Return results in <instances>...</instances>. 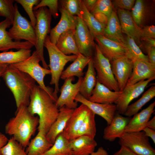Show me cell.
<instances>
[{"label": "cell", "mask_w": 155, "mask_h": 155, "mask_svg": "<svg viewBox=\"0 0 155 155\" xmlns=\"http://www.w3.org/2000/svg\"><path fill=\"white\" fill-rule=\"evenodd\" d=\"M56 100L39 85L34 86L27 107L32 115L38 116V131L41 130L46 134L56 120L59 113Z\"/></svg>", "instance_id": "6da1fadb"}, {"label": "cell", "mask_w": 155, "mask_h": 155, "mask_svg": "<svg viewBox=\"0 0 155 155\" xmlns=\"http://www.w3.org/2000/svg\"><path fill=\"white\" fill-rule=\"evenodd\" d=\"M39 121L38 117L32 115L27 106H21L17 109L15 116L10 119L6 125L5 132L12 136L25 148L34 134Z\"/></svg>", "instance_id": "7a4b0ae2"}, {"label": "cell", "mask_w": 155, "mask_h": 155, "mask_svg": "<svg viewBox=\"0 0 155 155\" xmlns=\"http://www.w3.org/2000/svg\"><path fill=\"white\" fill-rule=\"evenodd\" d=\"M1 77L14 97L17 109L28 106L36 81L27 73L9 65Z\"/></svg>", "instance_id": "3957f363"}, {"label": "cell", "mask_w": 155, "mask_h": 155, "mask_svg": "<svg viewBox=\"0 0 155 155\" xmlns=\"http://www.w3.org/2000/svg\"><path fill=\"white\" fill-rule=\"evenodd\" d=\"M48 53L49 58V66L51 71V79L50 84L54 85L53 95L57 99V94L60 90L59 81L62 72L66 64L69 62L73 61L77 58L76 55H66L60 51L55 44L50 41L48 35L46 36L44 43Z\"/></svg>", "instance_id": "277c9868"}, {"label": "cell", "mask_w": 155, "mask_h": 155, "mask_svg": "<svg viewBox=\"0 0 155 155\" xmlns=\"http://www.w3.org/2000/svg\"><path fill=\"white\" fill-rule=\"evenodd\" d=\"M40 61V58L35 51L24 60L9 65L29 75L37 82L40 86L55 98L53 95V88L46 86L44 81L46 75L51 74V71L41 66L39 63Z\"/></svg>", "instance_id": "5b68a950"}, {"label": "cell", "mask_w": 155, "mask_h": 155, "mask_svg": "<svg viewBox=\"0 0 155 155\" xmlns=\"http://www.w3.org/2000/svg\"><path fill=\"white\" fill-rule=\"evenodd\" d=\"M34 11L36 18L34 28L36 37L35 51L40 58L43 67L48 69L49 65L46 63L44 57V47L45 39L51 29L52 16L46 7H40Z\"/></svg>", "instance_id": "8992f818"}, {"label": "cell", "mask_w": 155, "mask_h": 155, "mask_svg": "<svg viewBox=\"0 0 155 155\" xmlns=\"http://www.w3.org/2000/svg\"><path fill=\"white\" fill-rule=\"evenodd\" d=\"M92 59L96 72L97 81L111 90L119 91L112 71L110 62L103 55L96 44Z\"/></svg>", "instance_id": "52a82bcc"}, {"label": "cell", "mask_w": 155, "mask_h": 155, "mask_svg": "<svg viewBox=\"0 0 155 155\" xmlns=\"http://www.w3.org/2000/svg\"><path fill=\"white\" fill-rule=\"evenodd\" d=\"M15 13L12 26L8 34L14 41L24 40L35 46L36 37L35 31L30 22L23 16L19 11L17 4L14 5Z\"/></svg>", "instance_id": "ba28073f"}, {"label": "cell", "mask_w": 155, "mask_h": 155, "mask_svg": "<svg viewBox=\"0 0 155 155\" xmlns=\"http://www.w3.org/2000/svg\"><path fill=\"white\" fill-rule=\"evenodd\" d=\"M119 143L125 146L137 155H155V150L151 146L148 137L143 131L125 133Z\"/></svg>", "instance_id": "9c48e42d"}, {"label": "cell", "mask_w": 155, "mask_h": 155, "mask_svg": "<svg viewBox=\"0 0 155 155\" xmlns=\"http://www.w3.org/2000/svg\"><path fill=\"white\" fill-rule=\"evenodd\" d=\"M76 20L74 36L78 50L84 56L92 57L96 46L94 38L82 18L76 16Z\"/></svg>", "instance_id": "30bf717a"}, {"label": "cell", "mask_w": 155, "mask_h": 155, "mask_svg": "<svg viewBox=\"0 0 155 155\" xmlns=\"http://www.w3.org/2000/svg\"><path fill=\"white\" fill-rule=\"evenodd\" d=\"M83 78H79L77 82L75 84L72 83L74 80V77L64 80V82L60 90V95L56 102V105L59 108L64 106L72 109L77 107L78 103L75 101V98L79 93Z\"/></svg>", "instance_id": "8fae6325"}, {"label": "cell", "mask_w": 155, "mask_h": 155, "mask_svg": "<svg viewBox=\"0 0 155 155\" xmlns=\"http://www.w3.org/2000/svg\"><path fill=\"white\" fill-rule=\"evenodd\" d=\"M155 78L140 81L134 84L126 85L116 104L117 111L121 115H123L130 102L139 96L144 91L150 82Z\"/></svg>", "instance_id": "7c38bea8"}, {"label": "cell", "mask_w": 155, "mask_h": 155, "mask_svg": "<svg viewBox=\"0 0 155 155\" xmlns=\"http://www.w3.org/2000/svg\"><path fill=\"white\" fill-rule=\"evenodd\" d=\"M110 63L113 73L119 90L122 91L132 73L133 62L124 55L113 60Z\"/></svg>", "instance_id": "4fadbf2b"}, {"label": "cell", "mask_w": 155, "mask_h": 155, "mask_svg": "<svg viewBox=\"0 0 155 155\" xmlns=\"http://www.w3.org/2000/svg\"><path fill=\"white\" fill-rule=\"evenodd\" d=\"M94 39L102 54L110 62L125 55L124 44L108 39L102 34L96 36Z\"/></svg>", "instance_id": "5bb4252c"}, {"label": "cell", "mask_w": 155, "mask_h": 155, "mask_svg": "<svg viewBox=\"0 0 155 155\" xmlns=\"http://www.w3.org/2000/svg\"><path fill=\"white\" fill-rule=\"evenodd\" d=\"M152 1L144 0L135 1L131 12L135 24L140 28L148 25L154 17V5Z\"/></svg>", "instance_id": "9a60e30c"}, {"label": "cell", "mask_w": 155, "mask_h": 155, "mask_svg": "<svg viewBox=\"0 0 155 155\" xmlns=\"http://www.w3.org/2000/svg\"><path fill=\"white\" fill-rule=\"evenodd\" d=\"M89 110L88 107L83 104L74 109L63 132L64 136L68 140L76 138L78 131Z\"/></svg>", "instance_id": "2e32d148"}, {"label": "cell", "mask_w": 155, "mask_h": 155, "mask_svg": "<svg viewBox=\"0 0 155 155\" xmlns=\"http://www.w3.org/2000/svg\"><path fill=\"white\" fill-rule=\"evenodd\" d=\"M12 23L7 19L0 22V51H6L12 49L18 50L21 49H30L34 46L28 42L14 41L10 37L7 29Z\"/></svg>", "instance_id": "e0dca14e"}, {"label": "cell", "mask_w": 155, "mask_h": 155, "mask_svg": "<svg viewBox=\"0 0 155 155\" xmlns=\"http://www.w3.org/2000/svg\"><path fill=\"white\" fill-rule=\"evenodd\" d=\"M75 101L86 105L95 115L103 118L108 125L111 122L117 111L116 104L93 102L85 98L79 93L75 97Z\"/></svg>", "instance_id": "ac0fdd59"}, {"label": "cell", "mask_w": 155, "mask_h": 155, "mask_svg": "<svg viewBox=\"0 0 155 155\" xmlns=\"http://www.w3.org/2000/svg\"><path fill=\"white\" fill-rule=\"evenodd\" d=\"M117 13L122 31L127 36L131 38L136 43H140L142 29L135 24L129 11L117 9Z\"/></svg>", "instance_id": "d6986e66"}, {"label": "cell", "mask_w": 155, "mask_h": 155, "mask_svg": "<svg viewBox=\"0 0 155 155\" xmlns=\"http://www.w3.org/2000/svg\"><path fill=\"white\" fill-rule=\"evenodd\" d=\"M155 78V65L149 61L137 60L133 62L132 73L126 85Z\"/></svg>", "instance_id": "ffe728a7"}, {"label": "cell", "mask_w": 155, "mask_h": 155, "mask_svg": "<svg viewBox=\"0 0 155 155\" xmlns=\"http://www.w3.org/2000/svg\"><path fill=\"white\" fill-rule=\"evenodd\" d=\"M60 20L57 25L51 29L49 36L50 41L56 44L60 36L63 33L75 29L76 16L70 15L65 10L60 8Z\"/></svg>", "instance_id": "44dd1931"}, {"label": "cell", "mask_w": 155, "mask_h": 155, "mask_svg": "<svg viewBox=\"0 0 155 155\" xmlns=\"http://www.w3.org/2000/svg\"><path fill=\"white\" fill-rule=\"evenodd\" d=\"M130 119L116 113L111 123L104 129L103 138L113 142L117 138H120L125 133V127Z\"/></svg>", "instance_id": "7402d4cb"}, {"label": "cell", "mask_w": 155, "mask_h": 155, "mask_svg": "<svg viewBox=\"0 0 155 155\" xmlns=\"http://www.w3.org/2000/svg\"><path fill=\"white\" fill-rule=\"evenodd\" d=\"M122 93V91L120 90L118 91L111 90L97 81L92 95L88 100L93 102L101 104L115 103Z\"/></svg>", "instance_id": "603a6c76"}, {"label": "cell", "mask_w": 155, "mask_h": 155, "mask_svg": "<svg viewBox=\"0 0 155 155\" xmlns=\"http://www.w3.org/2000/svg\"><path fill=\"white\" fill-rule=\"evenodd\" d=\"M155 102L147 107L133 115L125 127V133L142 131L147 126L152 114L155 110Z\"/></svg>", "instance_id": "cb8c5ba5"}, {"label": "cell", "mask_w": 155, "mask_h": 155, "mask_svg": "<svg viewBox=\"0 0 155 155\" xmlns=\"http://www.w3.org/2000/svg\"><path fill=\"white\" fill-rule=\"evenodd\" d=\"M74 109L64 106L59 108L58 116L46 134L47 139L53 144L57 136L63 132Z\"/></svg>", "instance_id": "d4e9b609"}, {"label": "cell", "mask_w": 155, "mask_h": 155, "mask_svg": "<svg viewBox=\"0 0 155 155\" xmlns=\"http://www.w3.org/2000/svg\"><path fill=\"white\" fill-rule=\"evenodd\" d=\"M73 155H89L94 152L97 143L94 138L83 135L69 140Z\"/></svg>", "instance_id": "484cf974"}, {"label": "cell", "mask_w": 155, "mask_h": 155, "mask_svg": "<svg viewBox=\"0 0 155 155\" xmlns=\"http://www.w3.org/2000/svg\"><path fill=\"white\" fill-rule=\"evenodd\" d=\"M103 35L108 39L124 44L125 37L117 12L114 9L108 18Z\"/></svg>", "instance_id": "4316f807"}, {"label": "cell", "mask_w": 155, "mask_h": 155, "mask_svg": "<svg viewBox=\"0 0 155 155\" xmlns=\"http://www.w3.org/2000/svg\"><path fill=\"white\" fill-rule=\"evenodd\" d=\"M53 144L47 139L46 133L39 130L36 136L30 142L25 152L27 155H42Z\"/></svg>", "instance_id": "83f0119b"}, {"label": "cell", "mask_w": 155, "mask_h": 155, "mask_svg": "<svg viewBox=\"0 0 155 155\" xmlns=\"http://www.w3.org/2000/svg\"><path fill=\"white\" fill-rule=\"evenodd\" d=\"M87 71L83 78L79 90V93L88 100L97 82L96 72L94 66L92 58L88 63Z\"/></svg>", "instance_id": "f1b7e54d"}, {"label": "cell", "mask_w": 155, "mask_h": 155, "mask_svg": "<svg viewBox=\"0 0 155 155\" xmlns=\"http://www.w3.org/2000/svg\"><path fill=\"white\" fill-rule=\"evenodd\" d=\"M75 30H69L62 34L55 44L58 49L66 55L72 54L78 55L80 54L74 38Z\"/></svg>", "instance_id": "f546056e"}, {"label": "cell", "mask_w": 155, "mask_h": 155, "mask_svg": "<svg viewBox=\"0 0 155 155\" xmlns=\"http://www.w3.org/2000/svg\"><path fill=\"white\" fill-rule=\"evenodd\" d=\"M86 57L80 54L76 59L67 68L62 72L60 78L63 80L76 76L79 78L82 77L83 70L92 58Z\"/></svg>", "instance_id": "4dcf8cb0"}, {"label": "cell", "mask_w": 155, "mask_h": 155, "mask_svg": "<svg viewBox=\"0 0 155 155\" xmlns=\"http://www.w3.org/2000/svg\"><path fill=\"white\" fill-rule=\"evenodd\" d=\"M82 18L94 38L99 34H103L106 24L99 22L86 8L82 0Z\"/></svg>", "instance_id": "1f68e13d"}, {"label": "cell", "mask_w": 155, "mask_h": 155, "mask_svg": "<svg viewBox=\"0 0 155 155\" xmlns=\"http://www.w3.org/2000/svg\"><path fill=\"white\" fill-rule=\"evenodd\" d=\"M42 155H73L69 140L62 132L57 137L52 146Z\"/></svg>", "instance_id": "d6a6232c"}, {"label": "cell", "mask_w": 155, "mask_h": 155, "mask_svg": "<svg viewBox=\"0 0 155 155\" xmlns=\"http://www.w3.org/2000/svg\"><path fill=\"white\" fill-rule=\"evenodd\" d=\"M31 52L30 49H21L16 51L0 53V63L10 65L21 62L30 56Z\"/></svg>", "instance_id": "836d02e7"}, {"label": "cell", "mask_w": 155, "mask_h": 155, "mask_svg": "<svg viewBox=\"0 0 155 155\" xmlns=\"http://www.w3.org/2000/svg\"><path fill=\"white\" fill-rule=\"evenodd\" d=\"M155 96V86H152L142 94L141 97L127 107L123 115L130 117L138 113L142 107Z\"/></svg>", "instance_id": "e575fe53"}, {"label": "cell", "mask_w": 155, "mask_h": 155, "mask_svg": "<svg viewBox=\"0 0 155 155\" xmlns=\"http://www.w3.org/2000/svg\"><path fill=\"white\" fill-rule=\"evenodd\" d=\"M124 44L125 55L133 62L137 60L149 61L147 55L143 53L133 38L127 36L125 37Z\"/></svg>", "instance_id": "d590c367"}, {"label": "cell", "mask_w": 155, "mask_h": 155, "mask_svg": "<svg viewBox=\"0 0 155 155\" xmlns=\"http://www.w3.org/2000/svg\"><path fill=\"white\" fill-rule=\"evenodd\" d=\"M95 115L90 109L78 131L76 138L84 135L94 138L96 132Z\"/></svg>", "instance_id": "8d00e7d4"}, {"label": "cell", "mask_w": 155, "mask_h": 155, "mask_svg": "<svg viewBox=\"0 0 155 155\" xmlns=\"http://www.w3.org/2000/svg\"><path fill=\"white\" fill-rule=\"evenodd\" d=\"M24 148L12 137L0 150L1 155H27Z\"/></svg>", "instance_id": "74e56055"}, {"label": "cell", "mask_w": 155, "mask_h": 155, "mask_svg": "<svg viewBox=\"0 0 155 155\" xmlns=\"http://www.w3.org/2000/svg\"><path fill=\"white\" fill-rule=\"evenodd\" d=\"M61 8L70 15L81 17L82 9L81 0H62L60 1Z\"/></svg>", "instance_id": "f35d334b"}, {"label": "cell", "mask_w": 155, "mask_h": 155, "mask_svg": "<svg viewBox=\"0 0 155 155\" xmlns=\"http://www.w3.org/2000/svg\"><path fill=\"white\" fill-rule=\"evenodd\" d=\"M112 1L110 0H97L93 8L90 12L92 15L100 13L108 18L114 9Z\"/></svg>", "instance_id": "ab89813d"}, {"label": "cell", "mask_w": 155, "mask_h": 155, "mask_svg": "<svg viewBox=\"0 0 155 155\" xmlns=\"http://www.w3.org/2000/svg\"><path fill=\"white\" fill-rule=\"evenodd\" d=\"M14 1L22 6L29 17L30 22L34 29L36 23V18L34 13L33 7L34 5H37L39 3L40 0H16Z\"/></svg>", "instance_id": "60d3db41"}, {"label": "cell", "mask_w": 155, "mask_h": 155, "mask_svg": "<svg viewBox=\"0 0 155 155\" xmlns=\"http://www.w3.org/2000/svg\"><path fill=\"white\" fill-rule=\"evenodd\" d=\"M14 0H0V16L4 17L12 22L13 20L15 7Z\"/></svg>", "instance_id": "b9f144b4"}, {"label": "cell", "mask_w": 155, "mask_h": 155, "mask_svg": "<svg viewBox=\"0 0 155 155\" xmlns=\"http://www.w3.org/2000/svg\"><path fill=\"white\" fill-rule=\"evenodd\" d=\"M47 6L49 10L53 17L57 18L59 16L58 1L57 0H42L36 5L34 6L33 10L35 11L39 8Z\"/></svg>", "instance_id": "7bdbcfd3"}, {"label": "cell", "mask_w": 155, "mask_h": 155, "mask_svg": "<svg viewBox=\"0 0 155 155\" xmlns=\"http://www.w3.org/2000/svg\"><path fill=\"white\" fill-rule=\"evenodd\" d=\"M135 1V0H114L112 2L116 8L128 11L132 10Z\"/></svg>", "instance_id": "ee69618b"}, {"label": "cell", "mask_w": 155, "mask_h": 155, "mask_svg": "<svg viewBox=\"0 0 155 155\" xmlns=\"http://www.w3.org/2000/svg\"><path fill=\"white\" fill-rule=\"evenodd\" d=\"M141 39L144 38H155V26L153 25H146L142 28Z\"/></svg>", "instance_id": "f6af8a7d"}, {"label": "cell", "mask_w": 155, "mask_h": 155, "mask_svg": "<svg viewBox=\"0 0 155 155\" xmlns=\"http://www.w3.org/2000/svg\"><path fill=\"white\" fill-rule=\"evenodd\" d=\"M147 53L149 62L155 65V47H151L145 49Z\"/></svg>", "instance_id": "bcb514c9"}, {"label": "cell", "mask_w": 155, "mask_h": 155, "mask_svg": "<svg viewBox=\"0 0 155 155\" xmlns=\"http://www.w3.org/2000/svg\"><path fill=\"white\" fill-rule=\"evenodd\" d=\"M113 155H137L127 147L121 146L120 149Z\"/></svg>", "instance_id": "7dc6e473"}, {"label": "cell", "mask_w": 155, "mask_h": 155, "mask_svg": "<svg viewBox=\"0 0 155 155\" xmlns=\"http://www.w3.org/2000/svg\"><path fill=\"white\" fill-rule=\"evenodd\" d=\"M145 135L150 137L152 140L154 144H155V130L150 128L146 127L143 130Z\"/></svg>", "instance_id": "c3c4849f"}, {"label": "cell", "mask_w": 155, "mask_h": 155, "mask_svg": "<svg viewBox=\"0 0 155 155\" xmlns=\"http://www.w3.org/2000/svg\"><path fill=\"white\" fill-rule=\"evenodd\" d=\"M97 0H83L82 1L87 9L90 12L95 6Z\"/></svg>", "instance_id": "681fc988"}, {"label": "cell", "mask_w": 155, "mask_h": 155, "mask_svg": "<svg viewBox=\"0 0 155 155\" xmlns=\"http://www.w3.org/2000/svg\"><path fill=\"white\" fill-rule=\"evenodd\" d=\"M141 40L144 42L145 49L151 47H155V39L151 38H142Z\"/></svg>", "instance_id": "f907efd6"}, {"label": "cell", "mask_w": 155, "mask_h": 155, "mask_svg": "<svg viewBox=\"0 0 155 155\" xmlns=\"http://www.w3.org/2000/svg\"><path fill=\"white\" fill-rule=\"evenodd\" d=\"M8 140L4 134L0 132V150L1 148L7 143ZM0 155H1L0 152Z\"/></svg>", "instance_id": "816d5d0a"}, {"label": "cell", "mask_w": 155, "mask_h": 155, "mask_svg": "<svg viewBox=\"0 0 155 155\" xmlns=\"http://www.w3.org/2000/svg\"><path fill=\"white\" fill-rule=\"evenodd\" d=\"M89 155H108V154L102 147H100L98 149L96 152H94Z\"/></svg>", "instance_id": "f5cc1de1"}, {"label": "cell", "mask_w": 155, "mask_h": 155, "mask_svg": "<svg viewBox=\"0 0 155 155\" xmlns=\"http://www.w3.org/2000/svg\"><path fill=\"white\" fill-rule=\"evenodd\" d=\"M146 127L155 129V117L154 116L152 119L149 120L147 123Z\"/></svg>", "instance_id": "db71d44e"}, {"label": "cell", "mask_w": 155, "mask_h": 155, "mask_svg": "<svg viewBox=\"0 0 155 155\" xmlns=\"http://www.w3.org/2000/svg\"><path fill=\"white\" fill-rule=\"evenodd\" d=\"M9 65L6 64L0 63V77L2 76Z\"/></svg>", "instance_id": "11a10c76"}, {"label": "cell", "mask_w": 155, "mask_h": 155, "mask_svg": "<svg viewBox=\"0 0 155 155\" xmlns=\"http://www.w3.org/2000/svg\"></svg>", "instance_id": "9f6ffc18"}]
</instances>
